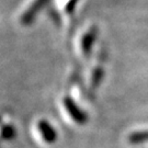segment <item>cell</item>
<instances>
[{"instance_id": "2", "label": "cell", "mask_w": 148, "mask_h": 148, "mask_svg": "<svg viewBox=\"0 0 148 148\" xmlns=\"http://www.w3.org/2000/svg\"><path fill=\"white\" fill-rule=\"evenodd\" d=\"M64 106H65V110L67 112L70 119L76 123V124H85L87 121V117L86 115L81 112V110H79L77 106L74 103V101L69 98H65L64 99Z\"/></svg>"}, {"instance_id": "4", "label": "cell", "mask_w": 148, "mask_h": 148, "mask_svg": "<svg viewBox=\"0 0 148 148\" xmlns=\"http://www.w3.org/2000/svg\"><path fill=\"white\" fill-rule=\"evenodd\" d=\"M44 2H46V0H35V1L32 3L31 7L29 8V10H27L25 14L23 16V21L24 22L31 21L32 19H33V16H35V13L40 10V8L42 7V5Z\"/></svg>"}, {"instance_id": "1", "label": "cell", "mask_w": 148, "mask_h": 148, "mask_svg": "<svg viewBox=\"0 0 148 148\" xmlns=\"http://www.w3.org/2000/svg\"><path fill=\"white\" fill-rule=\"evenodd\" d=\"M35 130L44 144L52 145L57 140V132L47 120H40L36 123Z\"/></svg>"}, {"instance_id": "3", "label": "cell", "mask_w": 148, "mask_h": 148, "mask_svg": "<svg viewBox=\"0 0 148 148\" xmlns=\"http://www.w3.org/2000/svg\"><path fill=\"white\" fill-rule=\"evenodd\" d=\"M16 136V130L11 124L0 125V139L1 140H11Z\"/></svg>"}]
</instances>
